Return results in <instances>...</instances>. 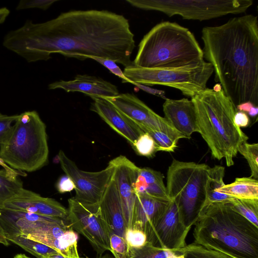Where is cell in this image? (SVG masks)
<instances>
[{
	"instance_id": "6da1fadb",
	"label": "cell",
	"mask_w": 258,
	"mask_h": 258,
	"mask_svg": "<svg viewBox=\"0 0 258 258\" xmlns=\"http://www.w3.org/2000/svg\"><path fill=\"white\" fill-rule=\"evenodd\" d=\"M3 44L27 62L47 60L52 53L81 60L90 57L132 66L134 35L123 15L106 10H74L40 23L27 20L8 32Z\"/></svg>"
},
{
	"instance_id": "7a4b0ae2",
	"label": "cell",
	"mask_w": 258,
	"mask_h": 258,
	"mask_svg": "<svg viewBox=\"0 0 258 258\" xmlns=\"http://www.w3.org/2000/svg\"><path fill=\"white\" fill-rule=\"evenodd\" d=\"M204 58L210 63L215 81L236 107L258 105V20L246 15L202 31Z\"/></svg>"
},
{
	"instance_id": "3957f363",
	"label": "cell",
	"mask_w": 258,
	"mask_h": 258,
	"mask_svg": "<svg viewBox=\"0 0 258 258\" xmlns=\"http://www.w3.org/2000/svg\"><path fill=\"white\" fill-rule=\"evenodd\" d=\"M194 225L196 243L231 258H258V227L229 203L210 205Z\"/></svg>"
},
{
	"instance_id": "277c9868",
	"label": "cell",
	"mask_w": 258,
	"mask_h": 258,
	"mask_svg": "<svg viewBox=\"0 0 258 258\" xmlns=\"http://www.w3.org/2000/svg\"><path fill=\"white\" fill-rule=\"evenodd\" d=\"M191 100L194 103L200 133L213 157L224 158L227 166L234 165L238 147L248 137L237 126L234 116L236 107L222 89L215 91L206 88Z\"/></svg>"
},
{
	"instance_id": "5b68a950",
	"label": "cell",
	"mask_w": 258,
	"mask_h": 258,
	"mask_svg": "<svg viewBox=\"0 0 258 258\" xmlns=\"http://www.w3.org/2000/svg\"><path fill=\"white\" fill-rule=\"evenodd\" d=\"M204 61L202 49L187 28L165 21L153 27L139 44L134 65L145 68H190Z\"/></svg>"
},
{
	"instance_id": "8992f818",
	"label": "cell",
	"mask_w": 258,
	"mask_h": 258,
	"mask_svg": "<svg viewBox=\"0 0 258 258\" xmlns=\"http://www.w3.org/2000/svg\"><path fill=\"white\" fill-rule=\"evenodd\" d=\"M46 127L36 111L19 114L11 134L0 147V160L11 168L35 171L48 162Z\"/></svg>"
},
{
	"instance_id": "52a82bcc",
	"label": "cell",
	"mask_w": 258,
	"mask_h": 258,
	"mask_svg": "<svg viewBox=\"0 0 258 258\" xmlns=\"http://www.w3.org/2000/svg\"><path fill=\"white\" fill-rule=\"evenodd\" d=\"M210 167L173 159L167 173L166 190L185 226L190 229L206 208V185Z\"/></svg>"
},
{
	"instance_id": "ba28073f",
	"label": "cell",
	"mask_w": 258,
	"mask_h": 258,
	"mask_svg": "<svg viewBox=\"0 0 258 258\" xmlns=\"http://www.w3.org/2000/svg\"><path fill=\"white\" fill-rule=\"evenodd\" d=\"M67 222L15 219L0 212V224L7 238L22 235L53 248L66 258H81L78 234Z\"/></svg>"
},
{
	"instance_id": "9c48e42d",
	"label": "cell",
	"mask_w": 258,
	"mask_h": 258,
	"mask_svg": "<svg viewBox=\"0 0 258 258\" xmlns=\"http://www.w3.org/2000/svg\"><path fill=\"white\" fill-rule=\"evenodd\" d=\"M123 73L132 84L171 87L191 98L207 88L214 71L211 64L204 60L195 67L177 69H149L133 64L125 67Z\"/></svg>"
},
{
	"instance_id": "30bf717a",
	"label": "cell",
	"mask_w": 258,
	"mask_h": 258,
	"mask_svg": "<svg viewBox=\"0 0 258 258\" xmlns=\"http://www.w3.org/2000/svg\"><path fill=\"white\" fill-rule=\"evenodd\" d=\"M132 6L161 12L169 17L180 16L187 20H208L244 13L252 0H126Z\"/></svg>"
},
{
	"instance_id": "8fae6325",
	"label": "cell",
	"mask_w": 258,
	"mask_h": 258,
	"mask_svg": "<svg viewBox=\"0 0 258 258\" xmlns=\"http://www.w3.org/2000/svg\"><path fill=\"white\" fill-rule=\"evenodd\" d=\"M58 157L62 169L75 184L76 195L73 198L84 205H98L114 172L112 160L105 169L89 172L79 169L62 150Z\"/></svg>"
},
{
	"instance_id": "7c38bea8",
	"label": "cell",
	"mask_w": 258,
	"mask_h": 258,
	"mask_svg": "<svg viewBox=\"0 0 258 258\" xmlns=\"http://www.w3.org/2000/svg\"><path fill=\"white\" fill-rule=\"evenodd\" d=\"M68 203V220L72 228L89 241L98 254L110 251L109 230L99 206L84 205L73 197Z\"/></svg>"
},
{
	"instance_id": "4fadbf2b",
	"label": "cell",
	"mask_w": 258,
	"mask_h": 258,
	"mask_svg": "<svg viewBox=\"0 0 258 258\" xmlns=\"http://www.w3.org/2000/svg\"><path fill=\"white\" fill-rule=\"evenodd\" d=\"M190 229L182 220L175 203L171 201L153 219L146 235L153 245L174 250L184 247Z\"/></svg>"
},
{
	"instance_id": "5bb4252c",
	"label": "cell",
	"mask_w": 258,
	"mask_h": 258,
	"mask_svg": "<svg viewBox=\"0 0 258 258\" xmlns=\"http://www.w3.org/2000/svg\"><path fill=\"white\" fill-rule=\"evenodd\" d=\"M105 98L145 133L159 131L178 141L185 139L164 117L155 113L134 94L122 93L115 97Z\"/></svg>"
},
{
	"instance_id": "9a60e30c",
	"label": "cell",
	"mask_w": 258,
	"mask_h": 258,
	"mask_svg": "<svg viewBox=\"0 0 258 258\" xmlns=\"http://www.w3.org/2000/svg\"><path fill=\"white\" fill-rule=\"evenodd\" d=\"M111 160L114 166L112 178L119 196L126 228H131L136 201L134 183L139 167L123 155Z\"/></svg>"
},
{
	"instance_id": "2e32d148",
	"label": "cell",
	"mask_w": 258,
	"mask_h": 258,
	"mask_svg": "<svg viewBox=\"0 0 258 258\" xmlns=\"http://www.w3.org/2000/svg\"><path fill=\"white\" fill-rule=\"evenodd\" d=\"M2 208L60 218L68 221V209L60 203L24 188L6 201Z\"/></svg>"
},
{
	"instance_id": "e0dca14e",
	"label": "cell",
	"mask_w": 258,
	"mask_h": 258,
	"mask_svg": "<svg viewBox=\"0 0 258 258\" xmlns=\"http://www.w3.org/2000/svg\"><path fill=\"white\" fill-rule=\"evenodd\" d=\"M91 110L100 117L115 132L125 138L133 147L137 139L145 132L136 123L119 111L105 98H92Z\"/></svg>"
},
{
	"instance_id": "ac0fdd59",
	"label": "cell",
	"mask_w": 258,
	"mask_h": 258,
	"mask_svg": "<svg viewBox=\"0 0 258 258\" xmlns=\"http://www.w3.org/2000/svg\"><path fill=\"white\" fill-rule=\"evenodd\" d=\"M164 118L185 139L199 133L195 106L191 100L166 98L163 105Z\"/></svg>"
},
{
	"instance_id": "d6986e66",
	"label": "cell",
	"mask_w": 258,
	"mask_h": 258,
	"mask_svg": "<svg viewBox=\"0 0 258 258\" xmlns=\"http://www.w3.org/2000/svg\"><path fill=\"white\" fill-rule=\"evenodd\" d=\"M48 89H60L67 92H79L91 98H110L119 94L115 85L101 78L88 75H77L72 80L54 82L48 85Z\"/></svg>"
},
{
	"instance_id": "ffe728a7",
	"label": "cell",
	"mask_w": 258,
	"mask_h": 258,
	"mask_svg": "<svg viewBox=\"0 0 258 258\" xmlns=\"http://www.w3.org/2000/svg\"><path fill=\"white\" fill-rule=\"evenodd\" d=\"M98 206L108 227L109 234L114 233L124 238L126 226L119 196L112 176Z\"/></svg>"
},
{
	"instance_id": "44dd1931",
	"label": "cell",
	"mask_w": 258,
	"mask_h": 258,
	"mask_svg": "<svg viewBox=\"0 0 258 258\" xmlns=\"http://www.w3.org/2000/svg\"><path fill=\"white\" fill-rule=\"evenodd\" d=\"M170 201L145 194H136L131 228L142 230L146 234L153 219Z\"/></svg>"
},
{
	"instance_id": "7402d4cb",
	"label": "cell",
	"mask_w": 258,
	"mask_h": 258,
	"mask_svg": "<svg viewBox=\"0 0 258 258\" xmlns=\"http://www.w3.org/2000/svg\"><path fill=\"white\" fill-rule=\"evenodd\" d=\"M163 179V175L160 172L148 167H139L134 183L136 194H145L158 199L170 200Z\"/></svg>"
},
{
	"instance_id": "603a6c76",
	"label": "cell",
	"mask_w": 258,
	"mask_h": 258,
	"mask_svg": "<svg viewBox=\"0 0 258 258\" xmlns=\"http://www.w3.org/2000/svg\"><path fill=\"white\" fill-rule=\"evenodd\" d=\"M224 174L225 168L223 166L215 165L213 167H210L206 185L205 209L213 203H228L234 198L219 192V189L225 184L223 181Z\"/></svg>"
},
{
	"instance_id": "cb8c5ba5",
	"label": "cell",
	"mask_w": 258,
	"mask_h": 258,
	"mask_svg": "<svg viewBox=\"0 0 258 258\" xmlns=\"http://www.w3.org/2000/svg\"><path fill=\"white\" fill-rule=\"evenodd\" d=\"M219 192L234 198L258 199V181L250 177L236 178L234 182L221 187Z\"/></svg>"
},
{
	"instance_id": "d4e9b609",
	"label": "cell",
	"mask_w": 258,
	"mask_h": 258,
	"mask_svg": "<svg viewBox=\"0 0 258 258\" xmlns=\"http://www.w3.org/2000/svg\"><path fill=\"white\" fill-rule=\"evenodd\" d=\"M20 175L19 171L6 166L0 170V208L24 188Z\"/></svg>"
},
{
	"instance_id": "484cf974",
	"label": "cell",
	"mask_w": 258,
	"mask_h": 258,
	"mask_svg": "<svg viewBox=\"0 0 258 258\" xmlns=\"http://www.w3.org/2000/svg\"><path fill=\"white\" fill-rule=\"evenodd\" d=\"M7 239L37 258H47L52 254L58 253L53 248L22 235L8 237Z\"/></svg>"
},
{
	"instance_id": "4316f807",
	"label": "cell",
	"mask_w": 258,
	"mask_h": 258,
	"mask_svg": "<svg viewBox=\"0 0 258 258\" xmlns=\"http://www.w3.org/2000/svg\"><path fill=\"white\" fill-rule=\"evenodd\" d=\"M228 203L234 211L258 227V199L233 198Z\"/></svg>"
},
{
	"instance_id": "83f0119b",
	"label": "cell",
	"mask_w": 258,
	"mask_h": 258,
	"mask_svg": "<svg viewBox=\"0 0 258 258\" xmlns=\"http://www.w3.org/2000/svg\"><path fill=\"white\" fill-rule=\"evenodd\" d=\"M174 251L183 254L184 258H231L220 252L207 248L194 242Z\"/></svg>"
},
{
	"instance_id": "f1b7e54d",
	"label": "cell",
	"mask_w": 258,
	"mask_h": 258,
	"mask_svg": "<svg viewBox=\"0 0 258 258\" xmlns=\"http://www.w3.org/2000/svg\"><path fill=\"white\" fill-rule=\"evenodd\" d=\"M170 250L153 245L147 242L139 248H130L129 258H168Z\"/></svg>"
},
{
	"instance_id": "f546056e",
	"label": "cell",
	"mask_w": 258,
	"mask_h": 258,
	"mask_svg": "<svg viewBox=\"0 0 258 258\" xmlns=\"http://www.w3.org/2000/svg\"><path fill=\"white\" fill-rule=\"evenodd\" d=\"M238 152L247 160L251 171L250 177L258 179V144L242 143L238 148Z\"/></svg>"
},
{
	"instance_id": "4dcf8cb0",
	"label": "cell",
	"mask_w": 258,
	"mask_h": 258,
	"mask_svg": "<svg viewBox=\"0 0 258 258\" xmlns=\"http://www.w3.org/2000/svg\"><path fill=\"white\" fill-rule=\"evenodd\" d=\"M132 148L138 155L147 157H153L157 152L155 143L148 133L141 135L135 141Z\"/></svg>"
},
{
	"instance_id": "1f68e13d",
	"label": "cell",
	"mask_w": 258,
	"mask_h": 258,
	"mask_svg": "<svg viewBox=\"0 0 258 258\" xmlns=\"http://www.w3.org/2000/svg\"><path fill=\"white\" fill-rule=\"evenodd\" d=\"M148 133L153 139L158 151L173 152L177 147L178 141L166 134L159 131H152Z\"/></svg>"
},
{
	"instance_id": "d6a6232c",
	"label": "cell",
	"mask_w": 258,
	"mask_h": 258,
	"mask_svg": "<svg viewBox=\"0 0 258 258\" xmlns=\"http://www.w3.org/2000/svg\"><path fill=\"white\" fill-rule=\"evenodd\" d=\"M110 251L115 258H129L130 247L124 238L114 233L109 234Z\"/></svg>"
},
{
	"instance_id": "836d02e7",
	"label": "cell",
	"mask_w": 258,
	"mask_h": 258,
	"mask_svg": "<svg viewBox=\"0 0 258 258\" xmlns=\"http://www.w3.org/2000/svg\"><path fill=\"white\" fill-rule=\"evenodd\" d=\"M124 238L130 248H139L147 242V236L142 230L132 228H126Z\"/></svg>"
},
{
	"instance_id": "e575fe53",
	"label": "cell",
	"mask_w": 258,
	"mask_h": 258,
	"mask_svg": "<svg viewBox=\"0 0 258 258\" xmlns=\"http://www.w3.org/2000/svg\"><path fill=\"white\" fill-rule=\"evenodd\" d=\"M19 114L8 115L0 113V147L8 139L13 130L12 124L15 122Z\"/></svg>"
},
{
	"instance_id": "d590c367",
	"label": "cell",
	"mask_w": 258,
	"mask_h": 258,
	"mask_svg": "<svg viewBox=\"0 0 258 258\" xmlns=\"http://www.w3.org/2000/svg\"><path fill=\"white\" fill-rule=\"evenodd\" d=\"M89 58L95 60L105 67L111 73L121 79L122 83H131V82L124 76L123 72L113 60L108 58L97 57H90Z\"/></svg>"
},
{
	"instance_id": "8d00e7d4",
	"label": "cell",
	"mask_w": 258,
	"mask_h": 258,
	"mask_svg": "<svg viewBox=\"0 0 258 258\" xmlns=\"http://www.w3.org/2000/svg\"><path fill=\"white\" fill-rule=\"evenodd\" d=\"M57 0H21L18 4L16 10H22L29 9H48Z\"/></svg>"
},
{
	"instance_id": "74e56055",
	"label": "cell",
	"mask_w": 258,
	"mask_h": 258,
	"mask_svg": "<svg viewBox=\"0 0 258 258\" xmlns=\"http://www.w3.org/2000/svg\"><path fill=\"white\" fill-rule=\"evenodd\" d=\"M56 186L57 191L61 194L70 192L75 188L73 181L67 175L59 178Z\"/></svg>"
},
{
	"instance_id": "f35d334b",
	"label": "cell",
	"mask_w": 258,
	"mask_h": 258,
	"mask_svg": "<svg viewBox=\"0 0 258 258\" xmlns=\"http://www.w3.org/2000/svg\"><path fill=\"white\" fill-rule=\"evenodd\" d=\"M234 121L235 124L240 128L248 126L249 124L250 120L245 112L237 111L234 115Z\"/></svg>"
},
{
	"instance_id": "ab89813d",
	"label": "cell",
	"mask_w": 258,
	"mask_h": 258,
	"mask_svg": "<svg viewBox=\"0 0 258 258\" xmlns=\"http://www.w3.org/2000/svg\"><path fill=\"white\" fill-rule=\"evenodd\" d=\"M133 85H135L139 89L142 90L148 93L160 96L165 99H166L165 96V92L162 90L151 88L147 86L134 83Z\"/></svg>"
},
{
	"instance_id": "60d3db41",
	"label": "cell",
	"mask_w": 258,
	"mask_h": 258,
	"mask_svg": "<svg viewBox=\"0 0 258 258\" xmlns=\"http://www.w3.org/2000/svg\"><path fill=\"white\" fill-rule=\"evenodd\" d=\"M254 105L250 102H245L240 103L236 106L237 111L249 112Z\"/></svg>"
},
{
	"instance_id": "b9f144b4",
	"label": "cell",
	"mask_w": 258,
	"mask_h": 258,
	"mask_svg": "<svg viewBox=\"0 0 258 258\" xmlns=\"http://www.w3.org/2000/svg\"><path fill=\"white\" fill-rule=\"evenodd\" d=\"M10 10L6 7L0 8V25L3 23L10 14Z\"/></svg>"
},
{
	"instance_id": "7bdbcfd3",
	"label": "cell",
	"mask_w": 258,
	"mask_h": 258,
	"mask_svg": "<svg viewBox=\"0 0 258 258\" xmlns=\"http://www.w3.org/2000/svg\"><path fill=\"white\" fill-rule=\"evenodd\" d=\"M9 241L7 240L4 231L0 224V243L5 246L9 245Z\"/></svg>"
},
{
	"instance_id": "ee69618b",
	"label": "cell",
	"mask_w": 258,
	"mask_h": 258,
	"mask_svg": "<svg viewBox=\"0 0 258 258\" xmlns=\"http://www.w3.org/2000/svg\"><path fill=\"white\" fill-rule=\"evenodd\" d=\"M168 258H184L183 254L174 250H170L169 256Z\"/></svg>"
},
{
	"instance_id": "f6af8a7d",
	"label": "cell",
	"mask_w": 258,
	"mask_h": 258,
	"mask_svg": "<svg viewBox=\"0 0 258 258\" xmlns=\"http://www.w3.org/2000/svg\"><path fill=\"white\" fill-rule=\"evenodd\" d=\"M248 113L251 117L256 116L258 113L257 106H254L253 107H252L250 111Z\"/></svg>"
},
{
	"instance_id": "bcb514c9",
	"label": "cell",
	"mask_w": 258,
	"mask_h": 258,
	"mask_svg": "<svg viewBox=\"0 0 258 258\" xmlns=\"http://www.w3.org/2000/svg\"><path fill=\"white\" fill-rule=\"evenodd\" d=\"M47 258H66V257H64L63 256H62L58 252V253L52 254V255L49 256L48 257H47Z\"/></svg>"
},
{
	"instance_id": "7dc6e473",
	"label": "cell",
	"mask_w": 258,
	"mask_h": 258,
	"mask_svg": "<svg viewBox=\"0 0 258 258\" xmlns=\"http://www.w3.org/2000/svg\"><path fill=\"white\" fill-rule=\"evenodd\" d=\"M14 258H31V257L27 256V255H26L24 254H18L15 256Z\"/></svg>"
}]
</instances>
